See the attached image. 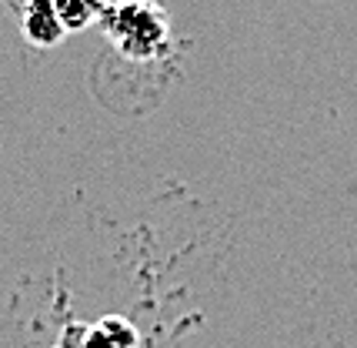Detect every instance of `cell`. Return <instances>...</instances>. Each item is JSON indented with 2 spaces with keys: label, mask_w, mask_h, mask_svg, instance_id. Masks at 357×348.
<instances>
[{
  "label": "cell",
  "mask_w": 357,
  "mask_h": 348,
  "mask_svg": "<svg viewBox=\"0 0 357 348\" xmlns=\"http://www.w3.org/2000/svg\"><path fill=\"white\" fill-rule=\"evenodd\" d=\"M104 31L117 44L121 54L127 57H157L160 50L167 48V14L157 7L154 0H124L114 3L104 14Z\"/></svg>",
  "instance_id": "1"
},
{
  "label": "cell",
  "mask_w": 357,
  "mask_h": 348,
  "mask_svg": "<svg viewBox=\"0 0 357 348\" xmlns=\"http://www.w3.org/2000/svg\"><path fill=\"white\" fill-rule=\"evenodd\" d=\"M134 345H137V332L124 318H104L84 338V348H134Z\"/></svg>",
  "instance_id": "4"
},
{
  "label": "cell",
  "mask_w": 357,
  "mask_h": 348,
  "mask_svg": "<svg viewBox=\"0 0 357 348\" xmlns=\"http://www.w3.org/2000/svg\"><path fill=\"white\" fill-rule=\"evenodd\" d=\"M20 31H24V37L31 41L33 48H54V44H61L67 37L54 0H24V7H20Z\"/></svg>",
  "instance_id": "2"
},
{
  "label": "cell",
  "mask_w": 357,
  "mask_h": 348,
  "mask_svg": "<svg viewBox=\"0 0 357 348\" xmlns=\"http://www.w3.org/2000/svg\"><path fill=\"white\" fill-rule=\"evenodd\" d=\"M54 7H57L63 31L74 34V31H87L93 24H100L110 3L107 0H54Z\"/></svg>",
  "instance_id": "3"
}]
</instances>
